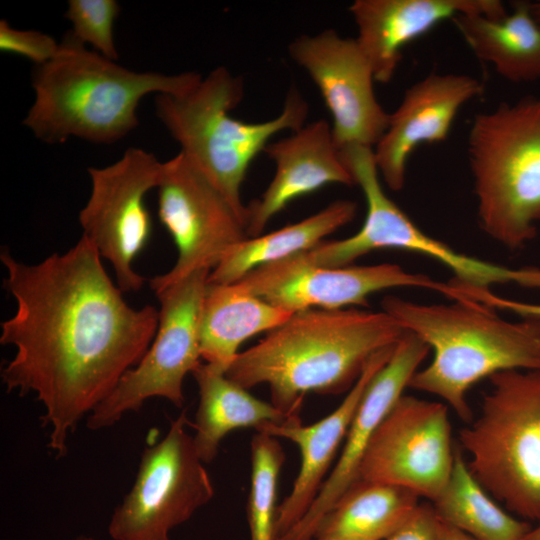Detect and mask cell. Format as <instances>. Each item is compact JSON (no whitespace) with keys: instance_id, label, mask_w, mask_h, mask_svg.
<instances>
[{"instance_id":"obj_17","label":"cell","mask_w":540,"mask_h":540,"mask_svg":"<svg viewBox=\"0 0 540 540\" xmlns=\"http://www.w3.org/2000/svg\"><path fill=\"white\" fill-rule=\"evenodd\" d=\"M483 89V83L470 75L430 73L404 92L373 148L379 175L392 191L403 188L414 149L423 143L445 141L461 107Z\"/></svg>"},{"instance_id":"obj_35","label":"cell","mask_w":540,"mask_h":540,"mask_svg":"<svg viewBox=\"0 0 540 540\" xmlns=\"http://www.w3.org/2000/svg\"><path fill=\"white\" fill-rule=\"evenodd\" d=\"M73 540H95L93 539L92 537H88V536H79Z\"/></svg>"},{"instance_id":"obj_25","label":"cell","mask_w":540,"mask_h":540,"mask_svg":"<svg viewBox=\"0 0 540 540\" xmlns=\"http://www.w3.org/2000/svg\"><path fill=\"white\" fill-rule=\"evenodd\" d=\"M356 212L355 202L337 200L297 223L265 235L247 237L212 269L208 283H235L261 265L307 251L351 222Z\"/></svg>"},{"instance_id":"obj_33","label":"cell","mask_w":540,"mask_h":540,"mask_svg":"<svg viewBox=\"0 0 540 540\" xmlns=\"http://www.w3.org/2000/svg\"><path fill=\"white\" fill-rule=\"evenodd\" d=\"M522 540H540V523L535 528H531Z\"/></svg>"},{"instance_id":"obj_9","label":"cell","mask_w":540,"mask_h":540,"mask_svg":"<svg viewBox=\"0 0 540 540\" xmlns=\"http://www.w3.org/2000/svg\"><path fill=\"white\" fill-rule=\"evenodd\" d=\"M210 272L196 271L155 293L160 302L156 335L140 362L87 416L89 429L110 427L153 397L183 406L184 378L201 363L200 311Z\"/></svg>"},{"instance_id":"obj_27","label":"cell","mask_w":540,"mask_h":540,"mask_svg":"<svg viewBox=\"0 0 540 540\" xmlns=\"http://www.w3.org/2000/svg\"><path fill=\"white\" fill-rule=\"evenodd\" d=\"M285 453L276 437L258 432L251 440V482L247 517L251 540H276V497Z\"/></svg>"},{"instance_id":"obj_12","label":"cell","mask_w":540,"mask_h":540,"mask_svg":"<svg viewBox=\"0 0 540 540\" xmlns=\"http://www.w3.org/2000/svg\"><path fill=\"white\" fill-rule=\"evenodd\" d=\"M158 217L178 257L165 274L149 279L154 293L207 269L247 238L246 227L223 195L179 152L163 162L157 186Z\"/></svg>"},{"instance_id":"obj_29","label":"cell","mask_w":540,"mask_h":540,"mask_svg":"<svg viewBox=\"0 0 540 540\" xmlns=\"http://www.w3.org/2000/svg\"><path fill=\"white\" fill-rule=\"evenodd\" d=\"M59 48L60 43L48 34L16 29L5 19L0 21V50L4 53L22 56L38 67L50 62Z\"/></svg>"},{"instance_id":"obj_26","label":"cell","mask_w":540,"mask_h":540,"mask_svg":"<svg viewBox=\"0 0 540 540\" xmlns=\"http://www.w3.org/2000/svg\"><path fill=\"white\" fill-rule=\"evenodd\" d=\"M432 505L439 520L476 540H522L532 528L491 499L470 472L459 448L455 449L450 478Z\"/></svg>"},{"instance_id":"obj_7","label":"cell","mask_w":540,"mask_h":540,"mask_svg":"<svg viewBox=\"0 0 540 540\" xmlns=\"http://www.w3.org/2000/svg\"><path fill=\"white\" fill-rule=\"evenodd\" d=\"M488 379L480 415L459 433L468 468L510 511L540 523V371Z\"/></svg>"},{"instance_id":"obj_20","label":"cell","mask_w":540,"mask_h":540,"mask_svg":"<svg viewBox=\"0 0 540 540\" xmlns=\"http://www.w3.org/2000/svg\"><path fill=\"white\" fill-rule=\"evenodd\" d=\"M264 152L274 162L275 173L263 194L246 206L248 237L261 235L270 220L300 196L332 183L355 185L334 142L331 125L323 119L269 143Z\"/></svg>"},{"instance_id":"obj_21","label":"cell","mask_w":540,"mask_h":540,"mask_svg":"<svg viewBox=\"0 0 540 540\" xmlns=\"http://www.w3.org/2000/svg\"><path fill=\"white\" fill-rule=\"evenodd\" d=\"M292 314L253 295L238 282L207 283L199 322L201 358L225 374L245 340L275 329Z\"/></svg>"},{"instance_id":"obj_4","label":"cell","mask_w":540,"mask_h":540,"mask_svg":"<svg viewBox=\"0 0 540 540\" xmlns=\"http://www.w3.org/2000/svg\"><path fill=\"white\" fill-rule=\"evenodd\" d=\"M381 306L433 352L409 387L440 397L466 424L473 420L467 392L480 380L509 370L540 371V318L509 321L468 299L422 304L388 295Z\"/></svg>"},{"instance_id":"obj_31","label":"cell","mask_w":540,"mask_h":540,"mask_svg":"<svg viewBox=\"0 0 540 540\" xmlns=\"http://www.w3.org/2000/svg\"><path fill=\"white\" fill-rule=\"evenodd\" d=\"M438 523L432 503H419L405 522L385 540H438Z\"/></svg>"},{"instance_id":"obj_5","label":"cell","mask_w":540,"mask_h":540,"mask_svg":"<svg viewBox=\"0 0 540 540\" xmlns=\"http://www.w3.org/2000/svg\"><path fill=\"white\" fill-rule=\"evenodd\" d=\"M243 96V78L221 66L183 95L157 94L155 112L180 152L223 195L246 227L241 186L251 162L274 135L303 127L309 107L292 87L278 116L248 123L230 115Z\"/></svg>"},{"instance_id":"obj_11","label":"cell","mask_w":540,"mask_h":540,"mask_svg":"<svg viewBox=\"0 0 540 540\" xmlns=\"http://www.w3.org/2000/svg\"><path fill=\"white\" fill-rule=\"evenodd\" d=\"M162 165L154 154L130 147L115 163L88 168L91 193L79 222L83 236L112 264L122 292L138 291L145 281L133 263L151 236L145 196L157 188Z\"/></svg>"},{"instance_id":"obj_8","label":"cell","mask_w":540,"mask_h":540,"mask_svg":"<svg viewBox=\"0 0 540 540\" xmlns=\"http://www.w3.org/2000/svg\"><path fill=\"white\" fill-rule=\"evenodd\" d=\"M341 158L365 197L364 223L354 235L322 241L302 252L310 263L323 267L349 266L373 250L396 248L429 257L445 267L455 280L477 287L515 284L540 290V268H510L456 251L420 229L385 193L379 179L373 149L349 145Z\"/></svg>"},{"instance_id":"obj_28","label":"cell","mask_w":540,"mask_h":540,"mask_svg":"<svg viewBox=\"0 0 540 540\" xmlns=\"http://www.w3.org/2000/svg\"><path fill=\"white\" fill-rule=\"evenodd\" d=\"M119 13L120 5L115 0H69L65 17L72 24L70 33L75 39L116 61L113 30Z\"/></svg>"},{"instance_id":"obj_15","label":"cell","mask_w":540,"mask_h":540,"mask_svg":"<svg viewBox=\"0 0 540 540\" xmlns=\"http://www.w3.org/2000/svg\"><path fill=\"white\" fill-rule=\"evenodd\" d=\"M237 282L262 300L293 313L365 307L370 295L391 288L416 287L442 294L445 287L443 282L397 264L323 267L308 262L302 253L261 265Z\"/></svg>"},{"instance_id":"obj_30","label":"cell","mask_w":540,"mask_h":540,"mask_svg":"<svg viewBox=\"0 0 540 540\" xmlns=\"http://www.w3.org/2000/svg\"><path fill=\"white\" fill-rule=\"evenodd\" d=\"M449 289L447 297L454 299H468L485 304L495 310H505L521 317L540 318V304L516 301L499 296L490 288L477 287L461 283L455 279L448 281Z\"/></svg>"},{"instance_id":"obj_34","label":"cell","mask_w":540,"mask_h":540,"mask_svg":"<svg viewBox=\"0 0 540 540\" xmlns=\"http://www.w3.org/2000/svg\"><path fill=\"white\" fill-rule=\"evenodd\" d=\"M530 8H531V13L534 19L540 26V0L535 1V2H530Z\"/></svg>"},{"instance_id":"obj_13","label":"cell","mask_w":540,"mask_h":540,"mask_svg":"<svg viewBox=\"0 0 540 540\" xmlns=\"http://www.w3.org/2000/svg\"><path fill=\"white\" fill-rule=\"evenodd\" d=\"M448 406L402 395L374 432L357 480L411 490L434 501L454 465Z\"/></svg>"},{"instance_id":"obj_3","label":"cell","mask_w":540,"mask_h":540,"mask_svg":"<svg viewBox=\"0 0 540 540\" xmlns=\"http://www.w3.org/2000/svg\"><path fill=\"white\" fill-rule=\"evenodd\" d=\"M195 72H135L73 37L32 76L34 101L23 120L36 138L63 143L76 137L97 144L119 141L135 129L137 107L148 94L183 95L198 85Z\"/></svg>"},{"instance_id":"obj_2","label":"cell","mask_w":540,"mask_h":540,"mask_svg":"<svg viewBox=\"0 0 540 540\" xmlns=\"http://www.w3.org/2000/svg\"><path fill=\"white\" fill-rule=\"evenodd\" d=\"M404 332L383 310L306 309L239 352L225 375L247 390L268 385L271 403L295 416L307 393L349 391L370 359Z\"/></svg>"},{"instance_id":"obj_16","label":"cell","mask_w":540,"mask_h":540,"mask_svg":"<svg viewBox=\"0 0 540 540\" xmlns=\"http://www.w3.org/2000/svg\"><path fill=\"white\" fill-rule=\"evenodd\" d=\"M428 345L405 331L388 362L366 387L354 414L341 455L325 479L305 515L277 540H313L326 514L348 488L357 481L364 452L380 423L403 395L405 388L429 354Z\"/></svg>"},{"instance_id":"obj_22","label":"cell","mask_w":540,"mask_h":540,"mask_svg":"<svg viewBox=\"0 0 540 540\" xmlns=\"http://www.w3.org/2000/svg\"><path fill=\"white\" fill-rule=\"evenodd\" d=\"M511 7V13L500 17L460 14L452 20L476 57L491 64L503 78L540 80V26L530 1H512Z\"/></svg>"},{"instance_id":"obj_32","label":"cell","mask_w":540,"mask_h":540,"mask_svg":"<svg viewBox=\"0 0 540 540\" xmlns=\"http://www.w3.org/2000/svg\"><path fill=\"white\" fill-rule=\"evenodd\" d=\"M438 540H476L465 532L439 520Z\"/></svg>"},{"instance_id":"obj_10","label":"cell","mask_w":540,"mask_h":540,"mask_svg":"<svg viewBox=\"0 0 540 540\" xmlns=\"http://www.w3.org/2000/svg\"><path fill=\"white\" fill-rule=\"evenodd\" d=\"M183 411L166 435L147 446L129 492L115 508L108 532L114 540H169L214 496V487L195 449Z\"/></svg>"},{"instance_id":"obj_19","label":"cell","mask_w":540,"mask_h":540,"mask_svg":"<svg viewBox=\"0 0 540 540\" xmlns=\"http://www.w3.org/2000/svg\"><path fill=\"white\" fill-rule=\"evenodd\" d=\"M395 345L379 351L370 359L340 405L326 417L313 424L303 425L300 416L295 415L283 422L267 423L256 429L258 432L292 441L301 454V466L292 490L277 508L276 540L305 515L316 499L325 482V474L341 442L346 438L366 387L388 362Z\"/></svg>"},{"instance_id":"obj_18","label":"cell","mask_w":540,"mask_h":540,"mask_svg":"<svg viewBox=\"0 0 540 540\" xmlns=\"http://www.w3.org/2000/svg\"><path fill=\"white\" fill-rule=\"evenodd\" d=\"M349 11L357 27L355 40L375 82L383 84L394 77L404 47L441 22L460 14L507 13L499 0H355Z\"/></svg>"},{"instance_id":"obj_14","label":"cell","mask_w":540,"mask_h":540,"mask_svg":"<svg viewBox=\"0 0 540 540\" xmlns=\"http://www.w3.org/2000/svg\"><path fill=\"white\" fill-rule=\"evenodd\" d=\"M288 51L319 89L332 116L337 148H374L388 127L389 113L375 95L372 68L356 40L326 29L298 36Z\"/></svg>"},{"instance_id":"obj_1","label":"cell","mask_w":540,"mask_h":540,"mask_svg":"<svg viewBox=\"0 0 540 540\" xmlns=\"http://www.w3.org/2000/svg\"><path fill=\"white\" fill-rule=\"evenodd\" d=\"M5 289L16 301L0 343L16 349L1 371L8 392L34 393L44 407L48 447L66 455L68 439L136 366L158 329L159 310L130 307L82 235L71 249L35 265L2 248Z\"/></svg>"},{"instance_id":"obj_6","label":"cell","mask_w":540,"mask_h":540,"mask_svg":"<svg viewBox=\"0 0 540 540\" xmlns=\"http://www.w3.org/2000/svg\"><path fill=\"white\" fill-rule=\"evenodd\" d=\"M467 151L482 230L509 249L522 248L540 222V97L476 114Z\"/></svg>"},{"instance_id":"obj_23","label":"cell","mask_w":540,"mask_h":540,"mask_svg":"<svg viewBox=\"0 0 540 540\" xmlns=\"http://www.w3.org/2000/svg\"><path fill=\"white\" fill-rule=\"evenodd\" d=\"M199 392L193 441L198 456L210 463L217 455L223 438L231 431L288 418L272 403L251 395L247 389L229 379L209 364L200 363L192 372Z\"/></svg>"},{"instance_id":"obj_24","label":"cell","mask_w":540,"mask_h":540,"mask_svg":"<svg viewBox=\"0 0 540 540\" xmlns=\"http://www.w3.org/2000/svg\"><path fill=\"white\" fill-rule=\"evenodd\" d=\"M419 498L400 486L357 480L322 519L313 540H385L410 516Z\"/></svg>"}]
</instances>
